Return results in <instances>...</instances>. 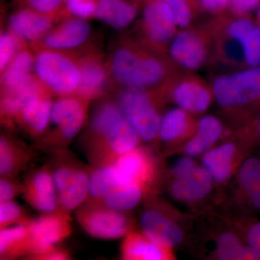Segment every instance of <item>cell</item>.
<instances>
[{
    "label": "cell",
    "instance_id": "cell-1",
    "mask_svg": "<svg viewBox=\"0 0 260 260\" xmlns=\"http://www.w3.org/2000/svg\"><path fill=\"white\" fill-rule=\"evenodd\" d=\"M112 73L119 83L131 89L164 86L178 70L169 58L150 54L136 48L119 49L112 59Z\"/></svg>",
    "mask_w": 260,
    "mask_h": 260
},
{
    "label": "cell",
    "instance_id": "cell-2",
    "mask_svg": "<svg viewBox=\"0 0 260 260\" xmlns=\"http://www.w3.org/2000/svg\"><path fill=\"white\" fill-rule=\"evenodd\" d=\"M213 43V61L230 70L245 68L244 43L249 37L244 24L227 13L205 24Z\"/></svg>",
    "mask_w": 260,
    "mask_h": 260
},
{
    "label": "cell",
    "instance_id": "cell-3",
    "mask_svg": "<svg viewBox=\"0 0 260 260\" xmlns=\"http://www.w3.org/2000/svg\"><path fill=\"white\" fill-rule=\"evenodd\" d=\"M210 85L219 105L235 112L260 101V66L217 75Z\"/></svg>",
    "mask_w": 260,
    "mask_h": 260
},
{
    "label": "cell",
    "instance_id": "cell-4",
    "mask_svg": "<svg viewBox=\"0 0 260 260\" xmlns=\"http://www.w3.org/2000/svg\"><path fill=\"white\" fill-rule=\"evenodd\" d=\"M167 51L169 59L180 71L194 73L213 61V43L205 25L181 29Z\"/></svg>",
    "mask_w": 260,
    "mask_h": 260
},
{
    "label": "cell",
    "instance_id": "cell-5",
    "mask_svg": "<svg viewBox=\"0 0 260 260\" xmlns=\"http://www.w3.org/2000/svg\"><path fill=\"white\" fill-rule=\"evenodd\" d=\"M118 106L140 139L152 141L159 136L162 117L145 90L128 88L119 95Z\"/></svg>",
    "mask_w": 260,
    "mask_h": 260
},
{
    "label": "cell",
    "instance_id": "cell-6",
    "mask_svg": "<svg viewBox=\"0 0 260 260\" xmlns=\"http://www.w3.org/2000/svg\"><path fill=\"white\" fill-rule=\"evenodd\" d=\"M76 218L89 235L104 240L126 237L131 232V222L124 213L88 201L77 209Z\"/></svg>",
    "mask_w": 260,
    "mask_h": 260
},
{
    "label": "cell",
    "instance_id": "cell-7",
    "mask_svg": "<svg viewBox=\"0 0 260 260\" xmlns=\"http://www.w3.org/2000/svg\"><path fill=\"white\" fill-rule=\"evenodd\" d=\"M34 67L38 78L54 93L67 95L78 91L80 70L66 56L42 51L36 58Z\"/></svg>",
    "mask_w": 260,
    "mask_h": 260
},
{
    "label": "cell",
    "instance_id": "cell-8",
    "mask_svg": "<svg viewBox=\"0 0 260 260\" xmlns=\"http://www.w3.org/2000/svg\"><path fill=\"white\" fill-rule=\"evenodd\" d=\"M164 87L176 105L191 114L205 112L214 99L211 85L190 72H178Z\"/></svg>",
    "mask_w": 260,
    "mask_h": 260
},
{
    "label": "cell",
    "instance_id": "cell-9",
    "mask_svg": "<svg viewBox=\"0 0 260 260\" xmlns=\"http://www.w3.org/2000/svg\"><path fill=\"white\" fill-rule=\"evenodd\" d=\"M30 225L31 259H39L44 254L57 247L72 233L70 213L59 210L51 213H43L39 218L32 219Z\"/></svg>",
    "mask_w": 260,
    "mask_h": 260
},
{
    "label": "cell",
    "instance_id": "cell-10",
    "mask_svg": "<svg viewBox=\"0 0 260 260\" xmlns=\"http://www.w3.org/2000/svg\"><path fill=\"white\" fill-rule=\"evenodd\" d=\"M85 115V106L74 98H64L53 104L50 121L56 126V133L45 142L44 148H61L73 140L83 127Z\"/></svg>",
    "mask_w": 260,
    "mask_h": 260
},
{
    "label": "cell",
    "instance_id": "cell-11",
    "mask_svg": "<svg viewBox=\"0 0 260 260\" xmlns=\"http://www.w3.org/2000/svg\"><path fill=\"white\" fill-rule=\"evenodd\" d=\"M142 26L147 40L155 50L168 49L178 32L170 8L164 0H150L143 11Z\"/></svg>",
    "mask_w": 260,
    "mask_h": 260
},
{
    "label": "cell",
    "instance_id": "cell-12",
    "mask_svg": "<svg viewBox=\"0 0 260 260\" xmlns=\"http://www.w3.org/2000/svg\"><path fill=\"white\" fill-rule=\"evenodd\" d=\"M24 199L37 211L51 213L61 210L59 195L52 170L49 167L39 168L24 183Z\"/></svg>",
    "mask_w": 260,
    "mask_h": 260
},
{
    "label": "cell",
    "instance_id": "cell-13",
    "mask_svg": "<svg viewBox=\"0 0 260 260\" xmlns=\"http://www.w3.org/2000/svg\"><path fill=\"white\" fill-rule=\"evenodd\" d=\"M140 225L145 237L167 249L179 245L184 238L180 228L157 210L144 212L140 218Z\"/></svg>",
    "mask_w": 260,
    "mask_h": 260
},
{
    "label": "cell",
    "instance_id": "cell-14",
    "mask_svg": "<svg viewBox=\"0 0 260 260\" xmlns=\"http://www.w3.org/2000/svg\"><path fill=\"white\" fill-rule=\"evenodd\" d=\"M112 164L126 185L137 184L143 186L153 174L151 158L145 150L138 147L121 155Z\"/></svg>",
    "mask_w": 260,
    "mask_h": 260
},
{
    "label": "cell",
    "instance_id": "cell-15",
    "mask_svg": "<svg viewBox=\"0 0 260 260\" xmlns=\"http://www.w3.org/2000/svg\"><path fill=\"white\" fill-rule=\"evenodd\" d=\"M213 180L205 167L198 166L186 175L176 178L171 186V194L184 202L203 199L211 190Z\"/></svg>",
    "mask_w": 260,
    "mask_h": 260
},
{
    "label": "cell",
    "instance_id": "cell-16",
    "mask_svg": "<svg viewBox=\"0 0 260 260\" xmlns=\"http://www.w3.org/2000/svg\"><path fill=\"white\" fill-rule=\"evenodd\" d=\"M223 131V124L216 116H203L197 124L194 136L185 145L186 155L195 157L207 153L218 141Z\"/></svg>",
    "mask_w": 260,
    "mask_h": 260
},
{
    "label": "cell",
    "instance_id": "cell-17",
    "mask_svg": "<svg viewBox=\"0 0 260 260\" xmlns=\"http://www.w3.org/2000/svg\"><path fill=\"white\" fill-rule=\"evenodd\" d=\"M91 168L78 166L75 172L58 192L61 209L70 213L83 204L88 196Z\"/></svg>",
    "mask_w": 260,
    "mask_h": 260
},
{
    "label": "cell",
    "instance_id": "cell-18",
    "mask_svg": "<svg viewBox=\"0 0 260 260\" xmlns=\"http://www.w3.org/2000/svg\"><path fill=\"white\" fill-rule=\"evenodd\" d=\"M49 15L38 12L32 8L20 10L9 19L10 28L15 35L34 40L42 37L50 27Z\"/></svg>",
    "mask_w": 260,
    "mask_h": 260
},
{
    "label": "cell",
    "instance_id": "cell-19",
    "mask_svg": "<svg viewBox=\"0 0 260 260\" xmlns=\"http://www.w3.org/2000/svg\"><path fill=\"white\" fill-rule=\"evenodd\" d=\"M169 249L155 244L144 234L129 232L121 244L123 259L127 260H162L169 257Z\"/></svg>",
    "mask_w": 260,
    "mask_h": 260
},
{
    "label": "cell",
    "instance_id": "cell-20",
    "mask_svg": "<svg viewBox=\"0 0 260 260\" xmlns=\"http://www.w3.org/2000/svg\"><path fill=\"white\" fill-rule=\"evenodd\" d=\"M30 253L29 224L13 225L0 229V258L13 259Z\"/></svg>",
    "mask_w": 260,
    "mask_h": 260
},
{
    "label": "cell",
    "instance_id": "cell-21",
    "mask_svg": "<svg viewBox=\"0 0 260 260\" xmlns=\"http://www.w3.org/2000/svg\"><path fill=\"white\" fill-rule=\"evenodd\" d=\"M90 31L88 24L83 20H68L56 30L48 34L44 39V44L50 49H71L83 44L88 37Z\"/></svg>",
    "mask_w": 260,
    "mask_h": 260
},
{
    "label": "cell",
    "instance_id": "cell-22",
    "mask_svg": "<svg viewBox=\"0 0 260 260\" xmlns=\"http://www.w3.org/2000/svg\"><path fill=\"white\" fill-rule=\"evenodd\" d=\"M137 15L136 6L129 0H98L95 15L113 28L129 26Z\"/></svg>",
    "mask_w": 260,
    "mask_h": 260
},
{
    "label": "cell",
    "instance_id": "cell-23",
    "mask_svg": "<svg viewBox=\"0 0 260 260\" xmlns=\"http://www.w3.org/2000/svg\"><path fill=\"white\" fill-rule=\"evenodd\" d=\"M32 158V152L13 140L2 136L0 139V175L15 177Z\"/></svg>",
    "mask_w": 260,
    "mask_h": 260
},
{
    "label": "cell",
    "instance_id": "cell-24",
    "mask_svg": "<svg viewBox=\"0 0 260 260\" xmlns=\"http://www.w3.org/2000/svg\"><path fill=\"white\" fill-rule=\"evenodd\" d=\"M126 186L129 185L124 184L113 164L91 168L87 200L99 201L114 189Z\"/></svg>",
    "mask_w": 260,
    "mask_h": 260
},
{
    "label": "cell",
    "instance_id": "cell-25",
    "mask_svg": "<svg viewBox=\"0 0 260 260\" xmlns=\"http://www.w3.org/2000/svg\"><path fill=\"white\" fill-rule=\"evenodd\" d=\"M197 124H194L191 114L180 108H174L162 116L159 137L167 143L176 141L196 129Z\"/></svg>",
    "mask_w": 260,
    "mask_h": 260
},
{
    "label": "cell",
    "instance_id": "cell-26",
    "mask_svg": "<svg viewBox=\"0 0 260 260\" xmlns=\"http://www.w3.org/2000/svg\"><path fill=\"white\" fill-rule=\"evenodd\" d=\"M235 153V145L232 143H225L205 153L203 158V165L214 181L223 183L229 179Z\"/></svg>",
    "mask_w": 260,
    "mask_h": 260
},
{
    "label": "cell",
    "instance_id": "cell-27",
    "mask_svg": "<svg viewBox=\"0 0 260 260\" xmlns=\"http://www.w3.org/2000/svg\"><path fill=\"white\" fill-rule=\"evenodd\" d=\"M34 65L31 55L26 51L19 53L3 73V86L6 91L16 90L26 85L32 79L30 75Z\"/></svg>",
    "mask_w": 260,
    "mask_h": 260
},
{
    "label": "cell",
    "instance_id": "cell-28",
    "mask_svg": "<svg viewBox=\"0 0 260 260\" xmlns=\"http://www.w3.org/2000/svg\"><path fill=\"white\" fill-rule=\"evenodd\" d=\"M143 186L137 184L119 188L95 203H100L116 211L124 213L133 209L140 203L143 196Z\"/></svg>",
    "mask_w": 260,
    "mask_h": 260
},
{
    "label": "cell",
    "instance_id": "cell-29",
    "mask_svg": "<svg viewBox=\"0 0 260 260\" xmlns=\"http://www.w3.org/2000/svg\"><path fill=\"white\" fill-rule=\"evenodd\" d=\"M80 83L78 93L83 99H90L102 91L106 82V73L95 61H86L81 65Z\"/></svg>",
    "mask_w": 260,
    "mask_h": 260
},
{
    "label": "cell",
    "instance_id": "cell-30",
    "mask_svg": "<svg viewBox=\"0 0 260 260\" xmlns=\"http://www.w3.org/2000/svg\"><path fill=\"white\" fill-rule=\"evenodd\" d=\"M216 253L218 259L222 260L260 259L259 251L250 246H243L232 233H225L220 237Z\"/></svg>",
    "mask_w": 260,
    "mask_h": 260
},
{
    "label": "cell",
    "instance_id": "cell-31",
    "mask_svg": "<svg viewBox=\"0 0 260 260\" xmlns=\"http://www.w3.org/2000/svg\"><path fill=\"white\" fill-rule=\"evenodd\" d=\"M170 8L178 28L191 27L199 12L192 0H164Z\"/></svg>",
    "mask_w": 260,
    "mask_h": 260
},
{
    "label": "cell",
    "instance_id": "cell-32",
    "mask_svg": "<svg viewBox=\"0 0 260 260\" xmlns=\"http://www.w3.org/2000/svg\"><path fill=\"white\" fill-rule=\"evenodd\" d=\"M31 220L25 210L13 200L0 203V229L29 224Z\"/></svg>",
    "mask_w": 260,
    "mask_h": 260
},
{
    "label": "cell",
    "instance_id": "cell-33",
    "mask_svg": "<svg viewBox=\"0 0 260 260\" xmlns=\"http://www.w3.org/2000/svg\"><path fill=\"white\" fill-rule=\"evenodd\" d=\"M52 103L49 98L44 96L40 103L37 112L32 116L28 126L29 133L32 137H39L42 135L47 129L48 124L51 121V108Z\"/></svg>",
    "mask_w": 260,
    "mask_h": 260
},
{
    "label": "cell",
    "instance_id": "cell-34",
    "mask_svg": "<svg viewBox=\"0 0 260 260\" xmlns=\"http://www.w3.org/2000/svg\"><path fill=\"white\" fill-rule=\"evenodd\" d=\"M239 180L246 191L260 185V160L249 158L242 164L239 170Z\"/></svg>",
    "mask_w": 260,
    "mask_h": 260
},
{
    "label": "cell",
    "instance_id": "cell-35",
    "mask_svg": "<svg viewBox=\"0 0 260 260\" xmlns=\"http://www.w3.org/2000/svg\"><path fill=\"white\" fill-rule=\"evenodd\" d=\"M246 68L260 66V25H256L244 43Z\"/></svg>",
    "mask_w": 260,
    "mask_h": 260
},
{
    "label": "cell",
    "instance_id": "cell-36",
    "mask_svg": "<svg viewBox=\"0 0 260 260\" xmlns=\"http://www.w3.org/2000/svg\"><path fill=\"white\" fill-rule=\"evenodd\" d=\"M67 10L78 18H88L95 15L98 0H64Z\"/></svg>",
    "mask_w": 260,
    "mask_h": 260
},
{
    "label": "cell",
    "instance_id": "cell-37",
    "mask_svg": "<svg viewBox=\"0 0 260 260\" xmlns=\"http://www.w3.org/2000/svg\"><path fill=\"white\" fill-rule=\"evenodd\" d=\"M198 12L218 16L229 13L230 0H192Z\"/></svg>",
    "mask_w": 260,
    "mask_h": 260
},
{
    "label": "cell",
    "instance_id": "cell-38",
    "mask_svg": "<svg viewBox=\"0 0 260 260\" xmlns=\"http://www.w3.org/2000/svg\"><path fill=\"white\" fill-rule=\"evenodd\" d=\"M17 48V41L14 35L4 32L0 37V68L5 69L10 64Z\"/></svg>",
    "mask_w": 260,
    "mask_h": 260
},
{
    "label": "cell",
    "instance_id": "cell-39",
    "mask_svg": "<svg viewBox=\"0 0 260 260\" xmlns=\"http://www.w3.org/2000/svg\"><path fill=\"white\" fill-rule=\"evenodd\" d=\"M14 178L1 177V179H0V203L13 200L15 197L23 194L24 184L15 181Z\"/></svg>",
    "mask_w": 260,
    "mask_h": 260
},
{
    "label": "cell",
    "instance_id": "cell-40",
    "mask_svg": "<svg viewBox=\"0 0 260 260\" xmlns=\"http://www.w3.org/2000/svg\"><path fill=\"white\" fill-rule=\"evenodd\" d=\"M260 6V0H230L229 13L236 15H249Z\"/></svg>",
    "mask_w": 260,
    "mask_h": 260
},
{
    "label": "cell",
    "instance_id": "cell-41",
    "mask_svg": "<svg viewBox=\"0 0 260 260\" xmlns=\"http://www.w3.org/2000/svg\"><path fill=\"white\" fill-rule=\"evenodd\" d=\"M30 8L44 14H51L64 3V0H28Z\"/></svg>",
    "mask_w": 260,
    "mask_h": 260
},
{
    "label": "cell",
    "instance_id": "cell-42",
    "mask_svg": "<svg viewBox=\"0 0 260 260\" xmlns=\"http://www.w3.org/2000/svg\"><path fill=\"white\" fill-rule=\"evenodd\" d=\"M196 167H198V164L194 160L189 158V156L181 158L173 167V174L175 178L183 177L191 172Z\"/></svg>",
    "mask_w": 260,
    "mask_h": 260
},
{
    "label": "cell",
    "instance_id": "cell-43",
    "mask_svg": "<svg viewBox=\"0 0 260 260\" xmlns=\"http://www.w3.org/2000/svg\"><path fill=\"white\" fill-rule=\"evenodd\" d=\"M249 246L260 253V223H256L250 228L247 234Z\"/></svg>",
    "mask_w": 260,
    "mask_h": 260
},
{
    "label": "cell",
    "instance_id": "cell-44",
    "mask_svg": "<svg viewBox=\"0 0 260 260\" xmlns=\"http://www.w3.org/2000/svg\"><path fill=\"white\" fill-rule=\"evenodd\" d=\"M69 253L61 249V248L56 247L54 249L44 254L39 259L44 260H63L69 259Z\"/></svg>",
    "mask_w": 260,
    "mask_h": 260
},
{
    "label": "cell",
    "instance_id": "cell-45",
    "mask_svg": "<svg viewBox=\"0 0 260 260\" xmlns=\"http://www.w3.org/2000/svg\"><path fill=\"white\" fill-rule=\"evenodd\" d=\"M251 204L260 209V185L246 191Z\"/></svg>",
    "mask_w": 260,
    "mask_h": 260
},
{
    "label": "cell",
    "instance_id": "cell-46",
    "mask_svg": "<svg viewBox=\"0 0 260 260\" xmlns=\"http://www.w3.org/2000/svg\"><path fill=\"white\" fill-rule=\"evenodd\" d=\"M257 22H258V23H259L260 25V6H259V10H258V13H257Z\"/></svg>",
    "mask_w": 260,
    "mask_h": 260
},
{
    "label": "cell",
    "instance_id": "cell-47",
    "mask_svg": "<svg viewBox=\"0 0 260 260\" xmlns=\"http://www.w3.org/2000/svg\"><path fill=\"white\" fill-rule=\"evenodd\" d=\"M259 133L260 135V121H259Z\"/></svg>",
    "mask_w": 260,
    "mask_h": 260
},
{
    "label": "cell",
    "instance_id": "cell-48",
    "mask_svg": "<svg viewBox=\"0 0 260 260\" xmlns=\"http://www.w3.org/2000/svg\"><path fill=\"white\" fill-rule=\"evenodd\" d=\"M148 1H150V0H148Z\"/></svg>",
    "mask_w": 260,
    "mask_h": 260
}]
</instances>
